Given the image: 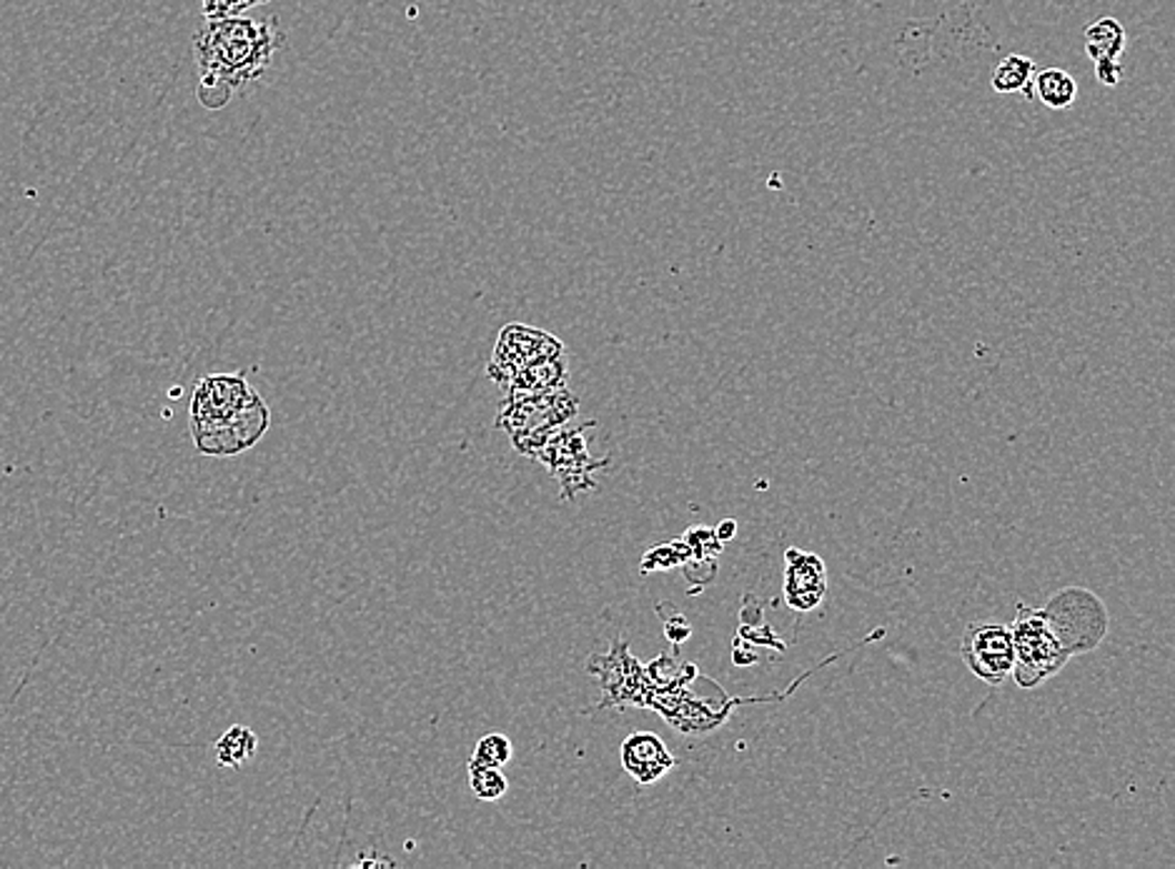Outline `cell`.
Here are the masks:
<instances>
[{"label": "cell", "instance_id": "obj_1", "mask_svg": "<svg viewBox=\"0 0 1175 869\" xmlns=\"http://www.w3.org/2000/svg\"><path fill=\"white\" fill-rule=\"evenodd\" d=\"M281 43L273 23L247 16L205 18L193 36L195 99L209 111L227 109L267 75Z\"/></svg>", "mask_w": 1175, "mask_h": 869}, {"label": "cell", "instance_id": "obj_2", "mask_svg": "<svg viewBox=\"0 0 1175 869\" xmlns=\"http://www.w3.org/2000/svg\"><path fill=\"white\" fill-rule=\"evenodd\" d=\"M189 418L201 454L237 456L269 432L271 412L243 374H209L193 388Z\"/></svg>", "mask_w": 1175, "mask_h": 869}, {"label": "cell", "instance_id": "obj_3", "mask_svg": "<svg viewBox=\"0 0 1175 869\" xmlns=\"http://www.w3.org/2000/svg\"><path fill=\"white\" fill-rule=\"evenodd\" d=\"M580 414V398L566 388L544 394H506L499 408L496 426L522 456L534 458L536 452Z\"/></svg>", "mask_w": 1175, "mask_h": 869}, {"label": "cell", "instance_id": "obj_4", "mask_svg": "<svg viewBox=\"0 0 1175 869\" xmlns=\"http://www.w3.org/2000/svg\"><path fill=\"white\" fill-rule=\"evenodd\" d=\"M1015 664L1011 677L1021 689H1035L1061 671L1071 654L1063 649L1053 629L1047 627L1043 609L1017 604V617L1011 624Z\"/></svg>", "mask_w": 1175, "mask_h": 869}, {"label": "cell", "instance_id": "obj_5", "mask_svg": "<svg viewBox=\"0 0 1175 869\" xmlns=\"http://www.w3.org/2000/svg\"><path fill=\"white\" fill-rule=\"evenodd\" d=\"M1043 614L1047 627L1071 657L1093 651L1108 634V609L1088 589L1067 587L1057 592Z\"/></svg>", "mask_w": 1175, "mask_h": 869}, {"label": "cell", "instance_id": "obj_6", "mask_svg": "<svg viewBox=\"0 0 1175 869\" xmlns=\"http://www.w3.org/2000/svg\"><path fill=\"white\" fill-rule=\"evenodd\" d=\"M596 426L594 422L582 426H564L536 452V462H542L550 474L560 482L562 499L572 502L576 494L594 492L596 482L594 472L610 466V456L594 458L586 448V428Z\"/></svg>", "mask_w": 1175, "mask_h": 869}, {"label": "cell", "instance_id": "obj_7", "mask_svg": "<svg viewBox=\"0 0 1175 869\" xmlns=\"http://www.w3.org/2000/svg\"><path fill=\"white\" fill-rule=\"evenodd\" d=\"M960 657L965 659L977 679L987 685L1001 687L1011 677L1015 664L1013 634L1007 624L997 622H973L963 631L960 641Z\"/></svg>", "mask_w": 1175, "mask_h": 869}, {"label": "cell", "instance_id": "obj_8", "mask_svg": "<svg viewBox=\"0 0 1175 869\" xmlns=\"http://www.w3.org/2000/svg\"><path fill=\"white\" fill-rule=\"evenodd\" d=\"M560 354H566L564 344L554 334H550V331L524 324H509L496 338L492 361H489L486 366V376L492 378L494 384L504 386L516 371Z\"/></svg>", "mask_w": 1175, "mask_h": 869}, {"label": "cell", "instance_id": "obj_9", "mask_svg": "<svg viewBox=\"0 0 1175 869\" xmlns=\"http://www.w3.org/2000/svg\"><path fill=\"white\" fill-rule=\"evenodd\" d=\"M827 597V569L820 556L790 549L785 572V599L792 609L812 612Z\"/></svg>", "mask_w": 1175, "mask_h": 869}, {"label": "cell", "instance_id": "obj_10", "mask_svg": "<svg viewBox=\"0 0 1175 869\" xmlns=\"http://www.w3.org/2000/svg\"><path fill=\"white\" fill-rule=\"evenodd\" d=\"M622 767L640 785L660 782L677 765L667 745L654 731H634L622 741Z\"/></svg>", "mask_w": 1175, "mask_h": 869}, {"label": "cell", "instance_id": "obj_11", "mask_svg": "<svg viewBox=\"0 0 1175 869\" xmlns=\"http://www.w3.org/2000/svg\"><path fill=\"white\" fill-rule=\"evenodd\" d=\"M1085 53H1088L1091 61H1101V58H1113V61H1121V55L1125 53V46H1128V33H1125V28L1121 21H1115V18L1105 16L1101 18V21L1091 23L1088 28H1085Z\"/></svg>", "mask_w": 1175, "mask_h": 869}, {"label": "cell", "instance_id": "obj_12", "mask_svg": "<svg viewBox=\"0 0 1175 869\" xmlns=\"http://www.w3.org/2000/svg\"><path fill=\"white\" fill-rule=\"evenodd\" d=\"M1033 78H1035V61L1027 55H1005L1001 63L995 65L991 75V85L995 93H1023L1025 99H1035L1033 91Z\"/></svg>", "mask_w": 1175, "mask_h": 869}, {"label": "cell", "instance_id": "obj_13", "mask_svg": "<svg viewBox=\"0 0 1175 869\" xmlns=\"http://www.w3.org/2000/svg\"><path fill=\"white\" fill-rule=\"evenodd\" d=\"M1033 88L1047 109L1067 111L1078 101V83L1063 68H1043L1033 78Z\"/></svg>", "mask_w": 1175, "mask_h": 869}, {"label": "cell", "instance_id": "obj_14", "mask_svg": "<svg viewBox=\"0 0 1175 869\" xmlns=\"http://www.w3.org/2000/svg\"><path fill=\"white\" fill-rule=\"evenodd\" d=\"M259 737L251 727L233 725L217 741V761L223 769H239L257 757Z\"/></svg>", "mask_w": 1175, "mask_h": 869}, {"label": "cell", "instance_id": "obj_15", "mask_svg": "<svg viewBox=\"0 0 1175 869\" xmlns=\"http://www.w3.org/2000/svg\"><path fill=\"white\" fill-rule=\"evenodd\" d=\"M466 777H469V787H472L474 797L482 799V802H496V799H502L509 789V779L502 771V767L476 765V761L469 759Z\"/></svg>", "mask_w": 1175, "mask_h": 869}, {"label": "cell", "instance_id": "obj_16", "mask_svg": "<svg viewBox=\"0 0 1175 869\" xmlns=\"http://www.w3.org/2000/svg\"><path fill=\"white\" fill-rule=\"evenodd\" d=\"M690 559H692L690 544L684 542V539H677V542H672V544L654 546V549H650L647 554H644L642 572L644 574L667 572V569H674V566H684Z\"/></svg>", "mask_w": 1175, "mask_h": 869}, {"label": "cell", "instance_id": "obj_17", "mask_svg": "<svg viewBox=\"0 0 1175 869\" xmlns=\"http://www.w3.org/2000/svg\"><path fill=\"white\" fill-rule=\"evenodd\" d=\"M512 755H514L512 739L502 735V731H492V735H484L476 741L472 761H476V765H486V767H504L506 761L512 759Z\"/></svg>", "mask_w": 1175, "mask_h": 869}, {"label": "cell", "instance_id": "obj_18", "mask_svg": "<svg viewBox=\"0 0 1175 869\" xmlns=\"http://www.w3.org/2000/svg\"><path fill=\"white\" fill-rule=\"evenodd\" d=\"M269 3V0H201L203 18H233L247 16V11L257 6Z\"/></svg>", "mask_w": 1175, "mask_h": 869}, {"label": "cell", "instance_id": "obj_19", "mask_svg": "<svg viewBox=\"0 0 1175 869\" xmlns=\"http://www.w3.org/2000/svg\"><path fill=\"white\" fill-rule=\"evenodd\" d=\"M1095 75H1098L1103 85L1115 88L1123 81V65L1121 61H1113V58H1101V61H1095Z\"/></svg>", "mask_w": 1175, "mask_h": 869}, {"label": "cell", "instance_id": "obj_20", "mask_svg": "<svg viewBox=\"0 0 1175 869\" xmlns=\"http://www.w3.org/2000/svg\"><path fill=\"white\" fill-rule=\"evenodd\" d=\"M664 634H667V639L672 644H682V641H687L692 637V627H690V622L684 619L680 612H674L672 619L664 617Z\"/></svg>", "mask_w": 1175, "mask_h": 869}, {"label": "cell", "instance_id": "obj_21", "mask_svg": "<svg viewBox=\"0 0 1175 869\" xmlns=\"http://www.w3.org/2000/svg\"><path fill=\"white\" fill-rule=\"evenodd\" d=\"M714 536H717V539H720L722 544H724V542H730V539H734V536H737V522H734V519H724V522L717 526V529H714Z\"/></svg>", "mask_w": 1175, "mask_h": 869}, {"label": "cell", "instance_id": "obj_22", "mask_svg": "<svg viewBox=\"0 0 1175 869\" xmlns=\"http://www.w3.org/2000/svg\"><path fill=\"white\" fill-rule=\"evenodd\" d=\"M359 867H374V865H394V859H359Z\"/></svg>", "mask_w": 1175, "mask_h": 869}]
</instances>
